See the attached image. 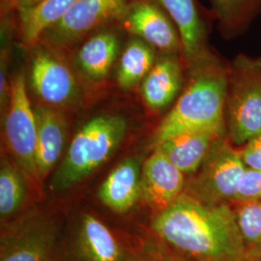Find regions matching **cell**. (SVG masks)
Here are the masks:
<instances>
[{
  "label": "cell",
  "instance_id": "6da1fadb",
  "mask_svg": "<svg viewBox=\"0 0 261 261\" xmlns=\"http://www.w3.org/2000/svg\"><path fill=\"white\" fill-rule=\"evenodd\" d=\"M156 238L192 261H246L233 206L207 204L185 192L151 223Z\"/></svg>",
  "mask_w": 261,
  "mask_h": 261
},
{
  "label": "cell",
  "instance_id": "7a4b0ae2",
  "mask_svg": "<svg viewBox=\"0 0 261 261\" xmlns=\"http://www.w3.org/2000/svg\"><path fill=\"white\" fill-rule=\"evenodd\" d=\"M191 66L183 93L154 134L156 146L168 138L196 132L226 137L225 103L228 66L207 53Z\"/></svg>",
  "mask_w": 261,
  "mask_h": 261
},
{
  "label": "cell",
  "instance_id": "3957f363",
  "mask_svg": "<svg viewBox=\"0 0 261 261\" xmlns=\"http://www.w3.org/2000/svg\"><path fill=\"white\" fill-rule=\"evenodd\" d=\"M128 130L126 119L116 114L95 116L75 133L50 181L54 192L76 186L100 168L119 147Z\"/></svg>",
  "mask_w": 261,
  "mask_h": 261
},
{
  "label": "cell",
  "instance_id": "277c9868",
  "mask_svg": "<svg viewBox=\"0 0 261 261\" xmlns=\"http://www.w3.org/2000/svg\"><path fill=\"white\" fill-rule=\"evenodd\" d=\"M226 138L236 147L261 136V56H236L228 66Z\"/></svg>",
  "mask_w": 261,
  "mask_h": 261
},
{
  "label": "cell",
  "instance_id": "5b68a950",
  "mask_svg": "<svg viewBox=\"0 0 261 261\" xmlns=\"http://www.w3.org/2000/svg\"><path fill=\"white\" fill-rule=\"evenodd\" d=\"M246 166L238 147L219 138L195 174L187 177L185 193L207 204L233 205Z\"/></svg>",
  "mask_w": 261,
  "mask_h": 261
},
{
  "label": "cell",
  "instance_id": "8992f818",
  "mask_svg": "<svg viewBox=\"0 0 261 261\" xmlns=\"http://www.w3.org/2000/svg\"><path fill=\"white\" fill-rule=\"evenodd\" d=\"M58 232V222L49 212L28 210L5 223L0 239V261H50Z\"/></svg>",
  "mask_w": 261,
  "mask_h": 261
},
{
  "label": "cell",
  "instance_id": "52a82bcc",
  "mask_svg": "<svg viewBox=\"0 0 261 261\" xmlns=\"http://www.w3.org/2000/svg\"><path fill=\"white\" fill-rule=\"evenodd\" d=\"M10 87L9 103L5 111L4 140L12 159L33 185L41 186L36 169L38 127L34 108L31 106L25 76L20 73Z\"/></svg>",
  "mask_w": 261,
  "mask_h": 261
},
{
  "label": "cell",
  "instance_id": "ba28073f",
  "mask_svg": "<svg viewBox=\"0 0 261 261\" xmlns=\"http://www.w3.org/2000/svg\"><path fill=\"white\" fill-rule=\"evenodd\" d=\"M117 21L127 32L167 54L182 49L177 27L158 0H132Z\"/></svg>",
  "mask_w": 261,
  "mask_h": 261
},
{
  "label": "cell",
  "instance_id": "9c48e42d",
  "mask_svg": "<svg viewBox=\"0 0 261 261\" xmlns=\"http://www.w3.org/2000/svg\"><path fill=\"white\" fill-rule=\"evenodd\" d=\"M132 0H79L63 19L44 33L47 41L68 45L120 19Z\"/></svg>",
  "mask_w": 261,
  "mask_h": 261
},
{
  "label": "cell",
  "instance_id": "30bf717a",
  "mask_svg": "<svg viewBox=\"0 0 261 261\" xmlns=\"http://www.w3.org/2000/svg\"><path fill=\"white\" fill-rule=\"evenodd\" d=\"M31 86L50 108L73 107L80 100V86L69 67L47 49L39 48L31 59Z\"/></svg>",
  "mask_w": 261,
  "mask_h": 261
},
{
  "label": "cell",
  "instance_id": "8fae6325",
  "mask_svg": "<svg viewBox=\"0 0 261 261\" xmlns=\"http://www.w3.org/2000/svg\"><path fill=\"white\" fill-rule=\"evenodd\" d=\"M186 182V175L160 150L154 148L142 166L140 199L158 214L184 193Z\"/></svg>",
  "mask_w": 261,
  "mask_h": 261
},
{
  "label": "cell",
  "instance_id": "7c38bea8",
  "mask_svg": "<svg viewBox=\"0 0 261 261\" xmlns=\"http://www.w3.org/2000/svg\"><path fill=\"white\" fill-rule=\"evenodd\" d=\"M72 249L75 261H124L128 252L112 230L90 213L79 217Z\"/></svg>",
  "mask_w": 261,
  "mask_h": 261
},
{
  "label": "cell",
  "instance_id": "4fadbf2b",
  "mask_svg": "<svg viewBox=\"0 0 261 261\" xmlns=\"http://www.w3.org/2000/svg\"><path fill=\"white\" fill-rule=\"evenodd\" d=\"M37 120L36 169L40 185L61 158L67 142V124L62 113L47 106L34 107Z\"/></svg>",
  "mask_w": 261,
  "mask_h": 261
},
{
  "label": "cell",
  "instance_id": "5bb4252c",
  "mask_svg": "<svg viewBox=\"0 0 261 261\" xmlns=\"http://www.w3.org/2000/svg\"><path fill=\"white\" fill-rule=\"evenodd\" d=\"M141 170L139 160L126 158L112 169L98 190V197L113 212L123 214L140 199Z\"/></svg>",
  "mask_w": 261,
  "mask_h": 261
},
{
  "label": "cell",
  "instance_id": "9a60e30c",
  "mask_svg": "<svg viewBox=\"0 0 261 261\" xmlns=\"http://www.w3.org/2000/svg\"><path fill=\"white\" fill-rule=\"evenodd\" d=\"M174 21L182 40V50L189 65L208 53L206 24L196 0H158Z\"/></svg>",
  "mask_w": 261,
  "mask_h": 261
},
{
  "label": "cell",
  "instance_id": "2e32d148",
  "mask_svg": "<svg viewBox=\"0 0 261 261\" xmlns=\"http://www.w3.org/2000/svg\"><path fill=\"white\" fill-rule=\"evenodd\" d=\"M183 84L181 64L175 54H168L155 62L141 84V96L150 110H166L178 97Z\"/></svg>",
  "mask_w": 261,
  "mask_h": 261
},
{
  "label": "cell",
  "instance_id": "e0dca14e",
  "mask_svg": "<svg viewBox=\"0 0 261 261\" xmlns=\"http://www.w3.org/2000/svg\"><path fill=\"white\" fill-rule=\"evenodd\" d=\"M220 136L208 132L181 134L160 142V150L187 177L195 174Z\"/></svg>",
  "mask_w": 261,
  "mask_h": 261
},
{
  "label": "cell",
  "instance_id": "ac0fdd59",
  "mask_svg": "<svg viewBox=\"0 0 261 261\" xmlns=\"http://www.w3.org/2000/svg\"><path fill=\"white\" fill-rule=\"evenodd\" d=\"M119 38L112 30H103L89 38L76 55L81 71L92 81H103L119 53Z\"/></svg>",
  "mask_w": 261,
  "mask_h": 261
},
{
  "label": "cell",
  "instance_id": "d6986e66",
  "mask_svg": "<svg viewBox=\"0 0 261 261\" xmlns=\"http://www.w3.org/2000/svg\"><path fill=\"white\" fill-rule=\"evenodd\" d=\"M77 1L43 0L32 7L17 12L22 44L33 47L48 28L65 17Z\"/></svg>",
  "mask_w": 261,
  "mask_h": 261
},
{
  "label": "cell",
  "instance_id": "ffe728a7",
  "mask_svg": "<svg viewBox=\"0 0 261 261\" xmlns=\"http://www.w3.org/2000/svg\"><path fill=\"white\" fill-rule=\"evenodd\" d=\"M27 174L7 156L0 165V219L2 224L11 221L22 210L28 197Z\"/></svg>",
  "mask_w": 261,
  "mask_h": 261
},
{
  "label": "cell",
  "instance_id": "44dd1931",
  "mask_svg": "<svg viewBox=\"0 0 261 261\" xmlns=\"http://www.w3.org/2000/svg\"><path fill=\"white\" fill-rule=\"evenodd\" d=\"M155 64V53L149 44L140 38L134 39L122 54L117 71V84L130 90L151 71Z\"/></svg>",
  "mask_w": 261,
  "mask_h": 261
},
{
  "label": "cell",
  "instance_id": "7402d4cb",
  "mask_svg": "<svg viewBox=\"0 0 261 261\" xmlns=\"http://www.w3.org/2000/svg\"><path fill=\"white\" fill-rule=\"evenodd\" d=\"M220 28L231 35L246 28L261 11V0H211Z\"/></svg>",
  "mask_w": 261,
  "mask_h": 261
},
{
  "label": "cell",
  "instance_id": "603a6c76",
  "mask_svg": "<svg viewBox=\"0 0 261 261\" xmlns=\"http://www.w3.org/2000/svg\"><path fill=\"white\" fill-rule=\"evenodd\" d=\"M232 206L248 256L261 245V200Z\"/></svg>",
  "mask_w": 261,
  "mask_h": 261
},
{
  "label": "cell",
  "instance_id": "cb8c5ba5",
  "mask_svg": "<svg viewBox=\"0 0 261 261\" xmlns=\"http://www.w3.org/2000/svg\"><path fill=\"white\" fill-rule=\"evenodd\" d=\"M124 261H192L173 251L165 243L154 238L147 240L136 250L128 251Z\"/></svg>",
  "mask_w": 261,
  "mask_h": 261
},
{
  "label": "cell",
  "instance_id": "d4e9b609",
  "mask_svg": "<svg viewBox=\"0 0 261 261\" xmlns=\"http://www.w3.org/2000/svg\"><path fill=\"white\" fill-rule=\"evenodd\" d=\"M261 200V169L245 168L237 188L233 204Z\"/></svg>",
  "mask_w": 261,
  "mask_h": 261
},
{
  "label": "cell",
  "instance_id": "484cf974",
  "mask_svg": "<svg viewBox=\"0 0 261 261\" xmlns=\"http://www.w3.org/2000/svg\"><path fill=\"white\" fill-rule=\"evenodd\" d=\"M238 150L247 168L261 169V136L248 141Z\"/></svg>",
  "mask_w": 261,
  "mask_h": 261
},
{
  "label": "cell",
  "instance_id": "4316f807",
  "mask_svg": "<svg viewBox=\"0 0 261 261\" xmlns=\"http://www.w3.org/2000/svg\"><path fill=\"white\" fill-rule=\"evenodd\" d=\"M43 0H3L2 7L5 14L11 12H19L21 10L28 9L40 3Z\"/></svg>",
  "mask_w": 261,
  "mask_h": 261
},
{
  "label": "cell",
  "instance_id": "83f0119b",
  "mask_svg": "<svg viewBox=\"0 0 261 261\" xmlns=\"http://www.w3.org/2000/svg\"><path fill=\"white\" fill-rule=\"evenodd\" d=\"M246 261H261V245L254 252L247 256Z\"/></svg>",
  "mask_w": 261,
  "mask_h": 261
}]
</instances>
